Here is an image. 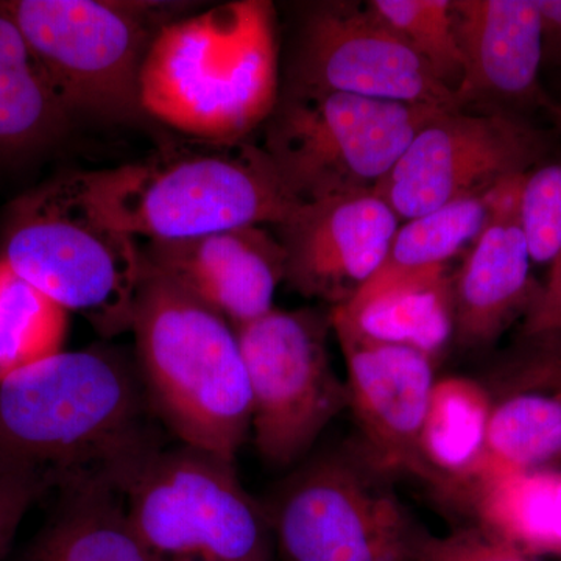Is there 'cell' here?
<instances>
[{"instance_id": "obj_30", "label": "cell", "mask_w": 561, "mask_h": 561, "mask_svg": "<svg viewBox=\"0 0 561 561\" xmlns=\"http://www.w3.org/2000/svg\"><path fill=\"white\" fill-rule=\"evenodd\" d=\"M524 348L504 370L512 391L537 390L561 393V335L524 337Z\"/></svg>"}, {"instance_id": "obj_18", "label": "cell", "mask_w": 561, "mask_h": 561, "mask_svg": "<svg viewBox=\"0 0 561 561\" xmlns=\"http://www.w3.org/2000/svg\"><path fill=\"white\" fill-rule=\"evenodd\" d=\"M453 278L448 267L393 278L375 275L346 305L331 308V323L420 351L437 364L454 339Z\"/></svg>"}, {"instance_id": "obj_25", "label": "cell", "mask_w": 561, "mask_h": 561, "mask_svg": "<svg viewBox=\"0 0 561 561\" xmlns=\"http://www.w3.org/2000/svg\"><path fill=\"white\" fill-rule=\"evenodd\" d=\"M493 190L404 221L375 275L393 278L448 267V262L471 247L489 221Z\"/></svg>"}, {"instance_id": "obj_7", "label": "cell", "mask_w": 561, "mask_h": 561, "mask_svg": "<svg viewBox=\"0 0 561 561\" xmlns=\"http://www.w3.org/2000/svg\"><path fill=\"white\" fill-rule=\"evenodd\" d=\"M442 111L284 84L262 149L301 203L375 192Z\"/></svg>"}, {"instance_id": "obj_19", "label": "cell", "mask_w": 561, "mask_h": 561, "mask_svg": "<svg viewBox=\"0 0 561 561\" xmlns=\"http://www.w3.org/2000/svg\"><path fill=\"white\" fill-rule=\"evenodd\" d=\"M474 526L527 556L561 557V468L515 471L481 463L454 497Z\"/></svg>"}, {"instance_id": "obj_3", "label": "cell", "mask_w": 561, "mask_h": 561, "mask_svg": "<svg viewBox=\"0 0 561 561\" xmlns=\"http://www.w3.org/2000/svg\"><path fill=\"white\" fill-rule=\"evenodd\" d=\"M81 176L103 220L149 242L278 227L302 205L265 150L245 140L186 136L162 144L142 160Z\"/></svg>"}, {"instance_id": "obj_26", "label": "cell", "mask_w": 561, "mask_h": 561, "mask_svg": "<svg viewBox=\"0 0 561 561\" xmlns=\"http://www.w3.org/2000/svg\"><path fill=\"white\" fill-rule=\"evenodd\" d=\"M368 9L456 92L463 77L451 0H370Z\"/></svg>"}, {"instance_id": "obj_20", "label": "cell", "mask_w": 561, "mask_h": 561, "mask_svg": "<svg viewBox=\"0 0 561 561\" xmlns=\"http://www.w3.org/2000/svg\"><path fill=\"white\" fill-rule=\"evenodd\" d=\"M16 561H153L133 530L124 496L106 482L62 491L60 507Z\"/></svg>"}, {"instance_id": "obj_16", "label": "cell", "mask_w": 561, "mask_h": 561, "mask_svg": "<svg viewBox=\"0 0 561 561\" xmlns=\"http://www.w3.org/2000/svg\"><path fill=\"white\" fill-rule=\"evenodd\" d=\"M523 175L491 192L489 221L454 275V341L463 350H485L531 311L542 286L530 272V254L519 221Z\"/></svg>"}, {"instance_id": "obj_8", "label": "cell", "mask_w": 561, "mask_h": 561, "mask_svg": "<svg viewBox=\"0 0 561 561\" xmlns=\"http://www.w3.org/2000/svg\"><path fill=\"white\" fill-rule=\"evenodd\" d=\"M153 561H278L264 504L234 461L181 443L151 454L121 490Z\"/></svg>"}, {"instance_id": "obj_14", "label": "cell", "mask_w": 561, "mask_h": 561, "mask_svg": "<svg viewBox=\"0 0 561 561\" xmlns=\"http://www.w3.org/2000/svg\"><path fill=\"white\" fill-rule=\"evenodd\" d=\"M346 364L348 408L356 416L364 456L382 474L415 476L431 485L420 438L435 362L405 346L370 341L331 323Z\"/></svg>"}, {"instance_id": "obj_10", "label": "cell", "mask_w": 561, "mask_h": 561, "mask_svg": "<svg viewBox=\"0 0 561 561\" xmlns=\"http://www.w3.org/2000/svg\"><path fill=\"white\" fill-rule=\"evenodd\" d=\"M234 330L249 375L257 453L273 467H294L350 405L328 350L330 313L272 309Z\"/></svg>"}, {"instance_id": "obj_5", "label": "cell", "mask_w": 561, "mask_h": 561, "mask_svg": "<svg viewBox=\"0 0 561 561\" xmlns=\"http://www.w3.org/2000/svg\"><path fill=\"white\" fill-rule=\"evenodd\" d=\"M0 257L103 337L131 331L140 245L99 216L81 172L44 181L11 203Z\"/></svg>"}, {"instance_id": "obj_11", "label": "cell", "mask_w": 561, "mask_h": 561, "mask_svg": "<svg viewBox=\"0 0 561 561\" xmlns=\"http://www.w3.org/2000/svg\"><path fill=\"white\" fill-rule=\"evenodd\" d=\"M551 138L530 119L502 111H442L427 122L376 187L400 220L486 194L548 160Z\"/></svg>"}, {"instance_id": "obj_6", "label": "cell", "mask_w": 561, "mask_h": 561, "mask_svg": "<svg viewBox=\"0 0 561 561\" xmlns=\"http://www.w3.org/2000/svg\"><path fill=\"white\" fill-rule=\"evenodd\" d=\"M5 3L70 117L136 124L140 70L158 33L195 3L10 0Z\"/></svg>"}, {"instance_id": "obj_17", "label": "cell", "mask_w": 561, "mask_h": 561, "mask_svg": "<svg viewBox=\"0 0 561 561\" xmlns=\"http://www.w3.org/2000/svg\"><path fill=\"white\" fill-rule=\"evenodd\" d=\"M140 256L234 328L272 311L286 262L278 238L261 227L147 242Z\"/></svg>"}, {"instance_id": "obj_22", "label": "cell", "mask_w": 561, "mask_h": 561, "mask_svg": "<svg viewBox=\"0 0 561 561\" xmlns=\"http://www.w3.org/2000/svg\"><path fill=\"white\" fill-rule=\"evenodd\" d=\"M493 405L490 391L474 379H435L420 451L431 485L442 496L454 500L481 467Z\"/></svg>"}, {"instance_id": "obj_28", "label": "cell", "mask_w": 561, "mask_h": 561, "mask_svg": "<svg viewBox=\"0 0 561 561\" xmlns=\"http://www.w3.org/2000/svg\"><path fill=\"white\" fill-rule=\"evenodd\" d=\"M416 561H538L478 526L434 537L424 534Z\"/></svg>"}, {"instance_id": "obj_1", "label": "cell", "mask_w": 561, "mask_h": 561, "mask_svg": "<svg viewBox=\"0 0 561 561\" xmlns=\"http://www.w3.org/2000/svg\"><path fill=\"white\" fill-rule=\"evenodd\" d=\"M138 365L114 350L62 353L0 382V460L61 491L122 490L164 448Z\"/></svg>"}, {"instance_id": "obj_29", "label": "cell", "mask_w": 561, "mask_h": 561, "mask_svg": "<svg viewBox=\"0 0 561 561\" xmlns=\"http://www.w3.org/2000/svg\"><path fill=\"white\" fill-rule=\"evenodd\" d=\"M49 489L39 474L0 460V561L9 559L22 519Z\"/></svg>"}, {"instance_id": "obj_27", "label": "cell", "mask_w": 561, "mask_h": 561, "mask_svg": "<svg viewBox=\"0 0 561 561\" xmlns=\"http://www.w3.org/2000/svg\"><path fill=\"white\" fill-rule=\"evenodd\" d=\"M519 221L534 264L549 268L548 280L561 273V158L541 161L524 173Z\"/></svg>"}, {"instance_id": "obj_15", "label": "cell", "mask_w": 561, "mask_h": 561, "mask_svg": "<svg viewBox=\"0 0 561 561\" xmlns=\"http://www.w3.org/2000/svg\"><path fill=\"white\" fill-rule=\"evenodd\" d=\"M463 77L460 110L502 111L527 117L549 113L542 88L541 24L537 0H451Z\"/></svg>"}, {"instance_id": "obj_2", "label": "cell", "mask_w": 561, "mask_h": 561, "mask_svg": "<svg viewBox=\"0 0 561 561\" xmlns=\"http://www.w3.org/2000/svg\"><path fill=\"white\" fill-rule=\"evenodd\" d=\"M276 25L267 0L220 3L165 25L140 70L147 117L190 138L245 140L278 103Z\"/></svg>"}, {"instance_id": "obj_24", "label": "cell", "mask_w": 561, "mask_h": 561, "mask_svg": "<svg viewBox=\"0 0 561 561\" xmlns=\"http://www.w3.org/2000/svg\"><path fill=\"white\" fill-rule=\"evenodd\" d=\"M69 312L0 257V382L62 353Z\"/></svg>"}, {"instance_id": "obj_13", "label": "cell", "mask_w": 561, "mask_h": 561, "mask_svg": "<svg viewBox=\"0 0 561 561\" xmlns=\"http://www.w3.org/2000/svg\"><path fill=\"white\" fill-rule=\"evenodd\" d=\"M400 224L375 192L302 203L276 227L284 280L302 297L346 305L381 268Z\"/></svg>"}, {"instance_id": "obj_12", "label": "cell", "mask_w": 561, "mask_h": 561, "mask_svg": "<svg viewBox=\"0 0 561 561\" xmlns=\"http://www.w3.org/2000/svg\"><path fill=\"white\" fill-rule=\"evenodd\" d=\"M286 84L460 110L456 92L443 84L367 3H311L301 18Z\"/></svg>"}, {"instance_id": "obj_4", "label": "cell", "mask_w": 561, "mask_h": 561, "mask_svg": "<svg viewBox=\"0 0 561 561\" xmlns=\"http://www.w3.org/2000/svg\"><path fill=\"white\" fill-rule=\"evenodd\" d=\"M131 331L161 423L184 445L234 461L251 431L250 381L234 327L142 262Z\"/></svg>"}, {"instance_id": "obj_34", "label": "cell", "mask_w": 561, "mask_h": 561, "mask_svg": "<svg viewBox=\"0 0 561 561\" xmlns=\"http://www.w3.org/2000/svg\"><path fill=\"white\" fill-rule=\"evenodd\" d=\"M559 468H561V465H560V467H559Z\"/></svg>"}, {"instance_id": "obj_23", "label": "cell", "mask_w": 561, "mask_h": 561, "mask_svg": "<svg viewBox=\"0 0 561 561\" xmlns=\"http://www.w3.org/2000/svg\"><path fill=\"white\" fill-rule=\"evenodd\" d=\"M482 463L515 471L561 465V393L512 391L494 402Z\"/></svg>"}, {"instance_id": "obj_31", "label": "cell", "mask_w": 561, "mask_h": 561, "mask_svg": "<svg viewBox=\"0 0 561 561\" xmlns=\"http://www.w3.org/2000/svg\"><path fill=\"white\" fill-rule=\"evenodd\" d=\"M561 335V273L542 284V291L531 311L524 319V337Z\"/></svg>"}, {"instance_id": "obj_21", "label": "cell", "mask_w": 561, "mask_h": 561, "mask_svg": "<svg viewBox=\"0 0 561 561\" xmlns=\"http://www.w3.org/2000/svg\"><path fill=\"white\" fill-rule=\"evenodd\" d=\"M70 121L20 25L0 2V158L47 149L66 135Z\"/></svg>"}, {"instance_id": "obj_33", "label": "cell", "mask_w": 561, "mask_h": 561, "mask_svg": "<svg viewBox=\"0 0 561 561\" xmlns=\"http://www.w3.org/2000/svg\"><path fill=\"white\" fill-rule=\"evenodd\" d=\"M549 116L556 125L557 131L561 135V95L557 101H553L551 110H549Z\"/></svg>"}, {"instance_id": "obj_32", "label": "cell", "mask_w": 561, "mask_h": 561, "mask_svg": "<svg viewBox=\"0 0 561 561\" xmlns=\"http://www.w3.org/2000/svg\"><path fill=\"white\" fill-rule=\"evenodd\" d=\"M541 24L542 68H561V0H537Z\"/></svg>"}, {"instance_id": "obj_9", "label": "cell", "mask_w": 561, "mask_h": 561, "mask_svg": "<svg viewBox=\"0 0 561 561\" xmlns=\"http://www.w3.org/2000/svg\"><path fill=\"white\" fill-rule=\"evenodd\" d=\"M367 457L306 460L264 504L278 561H416L420 530Z\"/></svg>"}]
</instances>
